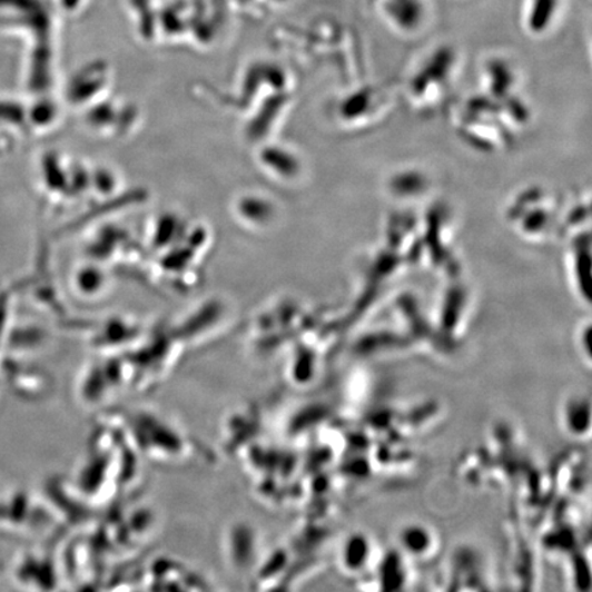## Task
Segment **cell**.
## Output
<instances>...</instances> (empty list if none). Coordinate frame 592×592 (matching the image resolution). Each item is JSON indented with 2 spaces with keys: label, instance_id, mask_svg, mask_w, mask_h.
<instances>
[{
  "label": "cell",
  "instance_id": "cell-1",
  "mask_svg": "<svg viewBox=\"0 0 592 592\" xmlns=\"http://www.w3.org/2000/svg\"><path fill=\"white\" fill-rule=\"evenodd\" d=\"M561 0H530L526 22L532 32H542L553 22Z\"/></svg>",
  "mask_w": 592,
  "mask_h": 592
}]
</instances>
